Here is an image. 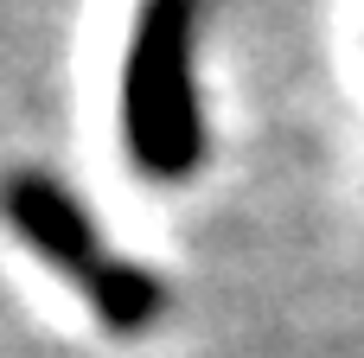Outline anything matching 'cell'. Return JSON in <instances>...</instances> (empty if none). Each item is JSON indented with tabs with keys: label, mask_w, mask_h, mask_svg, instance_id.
<instances>
[{
	"label": "cell",
	"mask_w": 364,
	"mask_h": 358,
	"mask_svg": "<svg viewBox=\"0 0 364 358\" xmlns=\"http://www.w3.org/2000/svg\"><path fill=\"white\" fill-rule=\"evenodd\" d=\"M122 135L154 179H186L205 154L192 83V0H141L122 64Z\"/></svg>",
	"instance_id": "obj_1"
},
{
	"label": "cell",
	"mask_w": 364,
	"mask_h": 358,
	"mask_svg": "<svg viewBox=\"0 0 364 358\" xmlns=\"http://www.w3.org/2000/svg\"><path fill=\"white\" fill-rule=\"evenodd\" d=\"M0 211H6V224H13L58 275L77 282V295H90V307H96L115 333H134V327H147V320L160 314V282L141 275V269H128V263H115V256L96 243L90 211H83L58 179H45V173H13V179L0 186Z\"/></svg>",
	"instance_id": "obj_2"
}]
</instances>
